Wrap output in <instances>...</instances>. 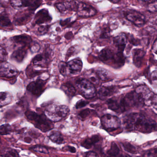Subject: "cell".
<instances>
[{
  "instance_id": "obj_1",
  "label": "cell",
  "mask_w": 157,
  "mask_h": 157,
  "mask_svg": "<svg viewBox=\"0 0 157 157\" xmlns=\"http://www.w3.org/2000/svg\"><path fill=\"white\" fill-rule=\"evenodd\" d=\"M123 124L128 131H138L144 133L157 131L156 122L139 113H133L126 115L123 119Z\"/></svg>"
},
{
  "instance_id": "obj_2",
  "label": "cell",
  "mask_w": 157,
  "mask_h": 157,
  "mask_svg": "<svg viewBox=\"0 0 157 157\" xmlns=\"http://www.w3.org/2000/svg\"><path fill=\"white\" fill-rule=\"evenodd\" d=\"M25 115L29 121L34 123L36 127L44 132L50 131L53 127L51 121L44 114L39 115L32 111L28 110L25 113Z\"/></svg>"
},
{
  "instance_id": "obj_3",
  "label": "cell",
  "mask_w": 157,
  "mask_h": 157,
  "mask_svg": "<svg viewBox=\"0 0 157 157\" xmlns=\"http://www.w3.org/2000/svg\"><path fill=\"white\" fill-rule=\"evenodd\" d=\"M70 109L65 105H51L45 111V115L51 121L58 122L66 118Z\"/></svg>"
},
{
  "instance_id": "obj_4",
  "label": "cell",
  "mask_w": 157,
  "mask_h": 157,
  "mask_svg": "<svg viewBox=\"0 0 157 157\" xmlns=\"http://www.w3.org/2000/svg\"><path fill=\"white\" fill-rule=\"evenodd\" d=\"M78 92L87 99L92 98L97 95L96 88L87 79L79 78L75 82Z\"/></svg>"
},
{
  "instance_id": "obj_5",
  "label": "cell",
  "mask_w": 157,
  "mask_h": 157,
  "mask_svg": "<svg viewBox=\"0 0 157 157\" xmlns=\"http://www.w3.org/2000/svg\"><path fill=\"white\" fill-rule=\"evenodd\" d=\"M101 125L108 132H112L120 128L121 121L117 116L111 114L103 115L101 119Z\"/></svg>"
},
{
  "instance_id": "obj_6",
  "label": "cell",
  "mask_w": 157,
  "mask_h": 157,
  "mask_svg": "<svg viewBox=\"0 0 157 157\" xmlns=\"http://www.w3.org/2000/svg\"><path fill=\"white\" fill-rule=\"evenodd\" d=\"M125 16L128 21L137 26H142L146 22L145 17L138 11L135 10L127 11L125 13Z\"/></svg>"
},
{
  "instance_id": "obj_7",
  "label": "cell",
  "mask_w": 157,
  "mask_h": 157,
  "mask_svg": "<svg viewBox=\"0 0 157 157\" xmlns=\"http://www.w3.org/2000/svg\"><path fill=\"white\" fill-rule=\"evenodd\" d=\"M76 12L79 16L85 17H90L97 13V11L93 6L81 2H78Z\"/></svg>"
},
{
  "instance_id": "obj_8",
  "label": "cell",
  "mask_w": 157,
  "mask_h": 157,
  "mask_svg": "<svg viewBox=\"0 0 157 157\" xmlns=\"http://www.w3.org/2000/svg\"><path fill=\"white\" fill-rule=\"evenodd\" d=\"M135 91L143 100L145 104L146 105L150 104V105L151 100L155 94L148 87L144 85H141V86H138L136 88Z\"/></svg>"
},
{
  "instance_id": "obj_9",
  "label": "cell",
  "mask_w": 157,
  "mask_h": 157,
  "mask_svg": "<svg viewBox=\"0 0 157 157\" xmlns=\"http://www.w3.org/2000/svg\"><path fill=\"white\" fill-rule=\"evenodd\" d=\"M46 82L42 79H37L29 83L27 87V89L33 95L39 96L44 90Z\"/></svg>"
},
{
  "instance_id": "obj_10",
  "label": "cell",
  "mask_w": 157,
  "mask_h": 157,
  "mask_svg": "<svg viewBox=\"0 0 157 157\" xmlns=\"http://www.w3.org/2000/svg\"><path fill=\"white\" fill-rule=\"evenodd\" d=\"M18 73L15 67L7 63L2 62L0 65V76L6 78L14 77Z\"/></svg>"
},
{
  "instance_id": "obj_11",
  "label": "cell",
  "mask_w": 157,
  "mask_h": 157,
  "mask_svg": "<svg viewBox=\"0 0 157 157\" xmlns=\"http://www.w3.org/2000/svg\"><path fill=\"white\" fill-rule=\"evenodd\" d=\"M82 66L83 64L81 60L77 58L67 63V70L71 74L76 75L81 71Z\"/></svg>"
},
{
  "instance_id": "obj_12",
  "label": "cell",
  "mask_w": 157,
  "mask_h": 157,
  "mask_svg": "<svg viewBox=\"0 0 157 157\" xmlns=\"http://www.w3.org/2000/svg\"><path fill=\"white\" fill-rule=\"evenodd\" d=\"M133 61L136 67L140 68L145 55V52L143 49H134L133 51Z\"/></svg>"
},
{
  "instance_id": "obj_13",
  "label": "cell",
  "mask_w": 157,
  "mask_h": 157,
  "mask_svg": "<svg viewBox=\"0 0 157 157\" xmlns=\"http://www.w3.org/2000/svg\"><path fill=\"white\" fill-rule=\"evenodd\" d=\"M113 43L118 48V51L123 52L127 43V37L124 33H121L113 38Z\"/></svg>"
},
{
  "instance_id": "obj_14",
  "label": "cell",
  "mask_w": 157,
  "mask_h": 157,
  "mask_svg": "<svg viewBox=\"0 0 157 157\" xmlns=\"http://www.w3.org/2000/svg\"><path fill=\"white\" fill-rule=\"evenodd\" d=\"M52 17L48 12L46 9H42L39 11L35 16V22L36 24L40 25L51 21Z\"/></svg>"
},
{
  "instance_id": "obj_15",
  "label": "cell",
  "mask_w": 157,
  "mask_h": 157,
  "mask_svg": "<svg viewBox=\"0 0 157 157\" xmlns=\"http://www.w3.org/2000/svg\"><path fill=\"white\" fill-rule=\"evenodd\" d=\"M116 87L114 86H101L98 91V94L99 98L103 100L106 98L112 95L116 92Z\"/></svg>"
},
{
  "instance_id": "obj_16",
  "label": "cell",
  "mask_w": 157,
  "mask_h": 157,
  "mask_svg": "<svg viewBox=\"0 0 157 157\" xmlns=\"http://www.w3.org/2000/svg\"><path fill=\"white\" fill-rule=\"evenodd\" d=\"M114 54L115 53L110 49H103L99 54L98 58L101 61L106 62L109 60H113Z\"/></svg>"
},
{
  "instance_id": "obj_17",
  "label": "cell",
  "mask_w": 157,
  "mask_h": 157,
  "mask_svg": "<svg viewBox=\"0 0 157 157\" xmlns=\"http://www.w3.org/2000/svg\"><path fill=\"white\" fill-rule=\"evenodd\" d=\"M13 40L15 43L21 45L22 48L29 46L32 42L31 37L26 35L15 36L13 37Z\"/></svg>"
},
{
  "instance_id": "obj_18",
  "label": "cell",
  "mask_w": 157,
  "mask_h": 157,
  "mask_svg": "<svg viewBox=\"0 0 157 157\" xmlns=\"http://www.w3.org/2000/svg\"><path fill=\"white\" fill-rule=\"evenodd\" d=\"M26 53V49L25 48H20L13 52L12 59L17 62H21L25 57Z\"/></svg>"
},
{
  "instance_id": "obj_19",
  "label": "cell",
  "mask_w": 157,
  "mask_h": 157,
  "mask_svg": "<svg viewBox=\"0 0 157 157\" xmlns=\"http://www.w3.org/2000/svg\"><path fill=\"white\" fill-rule=\"evenodd\" d=\"M95 72L99 78L102 81H109L112 79L111 74L106 69L98 68Z\"/></svg>"
},
{
  "instance_id": "obj_20",
  "label": "cell",
  "mask_w": 157,
  "mask_h": 157,
  "mask_svg": "<svg viewBox=\"0 0 157 157\" xmlns=\"http://www.w3.org/2000/svg\"><path fill=\"white\" fill-rule=\"evenodd\" d=\"M99 141V136L96 135L92 136L91 137L86 138L81 144V146L86 149H89Z\"/></svg>"
},
{
  "instance_id": "obj_21",
  "label": "cell",
  "mask_w": 157,
  "mask_h": 157,
  "mask_svg": "<svg viewBox=\"0 0 157 157\" xmlns=\"http://www.w3.org/2000/svg\"><path fill=\"white\" fill-rule=\"evenodd\" d=\"M61 89L68 97L71 98L73 97L76 94V90L75 87L69 82L64 83L62 85Z\"/></svg>"
},
{
  "instance_id": "obj_22",
  "label": "cell",
  "mask_w": 157,
  "mask_h": 157,
  "mask_svg": "<svg viewBox=\"0 0 157 157\" xmlns=\"http://www.w3.org/2000/svg\"><path fill=\"white\" fill-rule=\"evenodd\" d=\"M113 61L117 67H121L124 65L125 63V57L123 52L118 51L115 53Z\"/></svg>"
},
{
  "instance_id": "obj_23",
  "label": "cell",
  "mask_w": 157,
  "mask_h": 157,
  "mask_svg": "<svg viewBox=\"0 0 157 157\" xmlns=\"http://www.w3.org/2000/svg\"><path fill=\"white\" fill-rule=\"evenodd\" d=\"M49 52H46L44 54H39L36 55L33 60V64L35 65H41L42 63L48 59Z\"/></svg>"
},
{
  "instance_id": "obj_24",
  "label": "cell",
  "mask_w": 157,
  "mask_h": 157,
  "mask_svg": "<svg viewBox=\"0 0 157 157\" xmlns=\"http://www.w3.org/2000/svg\"><path fill=\"white\" fill-rule=\"evenodd\" d=\"M11 95L6 92H0V107L7 105L11 102Z\"/></svg>"
},
{
  "instance_id": "obj_25",
  "label": "cell",
  "mask_w": 157,
  "mask_h": 157,
  "mask_svg": "<svg viewBox=\"0 0 157 157\" xmlns=\"http://www.w3.org/2000/svg\"><path fill=\"white\" fill-rule=\"evenodd\" d=\"M49 137L52 142L57 144H62L64 142V139L59 132H52L50 134Z\"/></svg>"
},
{
  "instance_id": "obj_26",
  "label": "cell",
  "mask_w": 157,
  "mask_h": 157,
  "mask_svg": "<svg viewBox=\"0 0 157 157\" xmlns=\"http://www.w3.org/2000/svg\"><path fill=\"white\" fill-rule=\"evenodd\" d=\"M120 150L116 143L113 142L110 148L107 151V155L109 157H115L120 154Z\"/></svg>"
},
{
  "instance_id": "obj_27",
  "label": "cell",
  "mask_w": 157,
  "mask_h": 157,
  "mask_svg": "<svg viewBox=\"0 0 157 157\" xmlns=\"http://www.w3.org/2000/svg\"><path fill=\"white\" fill-rule=\"evenodd\" d=\"M122 145L124 149L130 154H133V155H136L138 153L137 149L136 147L133 145L131 144V143L128 142H124L122 143Z\"/></svg>"
},
{
  "instance_id": "obj_28",
  "label": "cell",
  "mask_w": 157,
  "mask_h": 157,
  "mask_svg": "<svg viewBox=\"0 0 157 157\" xmlns=\"http://www.w3.org/2000/svg\"><path fill=\"white\" fill-rule=\"evenodd\" d=\"M10 3L13 7H26L29 6V0H11Z\"/></svg>"
},
{
  "instance_id": "obj_29",
  "label": "cell",
  "mask_w": 157,
  "mask_h": 157,
  "mask_svg": "<svg viewBox=\"0 0 157 157\" xmlns=\"http://www.w3.org/2000/svg\"><path fill=\"white\" fill-rule=\"evenodd\" d=\"M29 14H23L22 15L18 14L15 17V23L16 25H21L26 22L29 19Z\"/></svg>"
},
{
  "instance_id": "obj_30",
  "label": "cell",
  "mask_w": 157,
  "mask_h": 157,
  "mask_svg": "<svg viewBox=\"0 0 157 157\" xmlns=\"http://www.w3.org/2000/svg\"><path fill=\"white\" fill-rule=\"evenodd\" d=\"M11 20L6 14H0V26L3 27H8L11 25Z\"/></svg>"
},
{
  "instance_id": "obj_31",
  "label": "cell",
  "mask_w": 157,
  "mask_h": 157,
  "mask_svg": "<svg viewBox=\"0 0 157 157\" xmlns=\"http://www.w3.org/2000/svg\"><path fill=\"white\" fill-rule=\"evenodd\" d=\"M12 132L11 126L8 124H3L0 126V135H6L9 134Z\"/></svg>"
},
{
  "instance_id": "obj_32",
  "label": "cell",
  "mask_w": 157,
  "mask_h": 157,
  "mask_svg": "<svg viewBox=\"0 0 157 157\" xmlns=\"http://www.w3.org/2000/svg\"><path fill=\"white\" fill-rule=\"evenodd\" d=\"M31 150L37 153L40 154H48L49 153L48 149L46 147L40 145H36L31 147Z\"/></svg>"
},
{
  "instance_id": "obj_33",
  "label": "cell",
  "mask_w": 157,
  "mask_h": 157,
  "mask_svg": "<svg viewBox=\"0 0 157 157\" xmlns=\"http://www.w3.org/2000/svg\"><path fill=\"white\" fill-rule=\"evenodd\" d=\"M144 155V157H157V146L147 150Z\"/></svg>"
},
{
  "instance_id": "obj_34",
  "label": "cell",
  "mask_w": 157,
  "mask_h": 157,
  "mask_svg": "<svg viewBox=\"0 0 157 157\" xmlns=\"http://www.w3.org/2000/svg\"><path fill=\"white\" fill-rule=\"evenodd\" d=\"M88 78L89 79H88V80L90 81L93 85H98V84L99 78L97 76V74H96L95 71L94 72L91 73Z\"/></svg>"
},
{
  "instance_id": "obj_35",
  "label": "cell",
  "mask_w": 157,
  "mask_h": 157,
  "mask_svg": "<svg viewBox=\"0 0 157 157\" xmlns=\"http://www.w3.org/2000/svg\"><path fill=\"white\" fill-rule=\"evenodd\" d=\"M7 56L8 54L6 50L0 46V62H4L6 61L7 59Z\"/></svg>"
},
{
  "instance_id": "obj_36",
  "label": "cell",
  "mask_w": 157,
  "mask_h": 157,
  "mask_svg": "<svg viewBox=\"0 0 157 157\" xmlns=\"http://www.w3.org/2000/svg\"><path fill=\"white\" fill-rule=\"evenodd\" d=\"M93 110L90 109H86L83 110L79 113L78 115L80 117L82 120H85V119L88 117L91 112H92Z\"/></svg>"
},
{
  "instance_id": "obj_37",
  "label": "cell",
  "mask_w": 157,
  "mask_h": 157,
  "mask_svg": "<svg viewBox=\"0 0 157 157\" xmlns=\"http://www.w3.org/2000/svg\"><path fill=\"white\" fill-rule=\"evenodd\" d=\"M59 69L60 72L63 75H65L67 73V63L61 62L59 64Z\"/></svg>"
},
{
  "instance_id": "obj_38",
  "label": "cell",
  "mask_w": 157,
  "mask_h": 157,
  "mask_svg": "<svg viewBox=\"0 0 157 157\" xmlns=\"http://www.w3.org/2000/svg\"><path fill=\"white\" fill-rule=\"evenodd\" d=\"M147 9L152 13L157 12V1L153 2L148 5Z\"/></svg>"
},
{
  "instance_id": "obj_39",
  "label": "cell",
  "mask_w": 157,
  "mask_h": 157,
  "mask_svg": "<svg viewBox=\"0 0 157 157\" xmlns=\"http://www.w3.org/2000/svg\"><path fill=\"white\" fill-rule=\"evenodd\" d=\"M5 157H19L18 153L15 150H8L4 156Z\"/></svg>"
},
{
  "instance_id": "obj_40",
  "label": "cell",
  "mask_w": 157,
  "mask_h": 157,
  "mask_svg": "<svg viewBox=\"0 0 157 157\" xmlns=\"http://www.w3.org/2000/svg\"><path fill=\"white\" fill-rule=\"evenodd\" d=\"M89 102L88 101H86L83 100H80V101H78V102L76 103V109H80V108H83V107H85L86 105H87L88 104Z\"/></svg>"
},
{
  "instance_id": "obj_41",
  "label": "cell",
  "mask_w": 157,
  "mask_h": 157,
  "mask_svg": "<svg viewBox=\"0 0 157 157\" xmlns=\"http://www.w3.org/2000/svg\"><path fill=\"white\" fill-rule=\"evenodd\" d=\"M150 105L157 111V95L155 94L153 96L150 102Z\"/></svg>"
},
{
  "instance_id": "obj_42",
  "label": "cell",
  "mask_w": 157,
  "mask_h": 157,
  "mask_svg": "<svg viewBox=\"0 0 157 157\" xmlns=\"http://www.w3.org/2000/svg\"><path fill=\"white\" fill-rule=\"evenodd\" d=\"M85 157H99L98 155L95 152H89L86 154Z\"/></svg>"
},
{
  "instance_id": "obj_43",
  "label": "cell",
  "mask_w": 157,
  "mask_h": 157,
  "mask_svg": "<svg viewBox=\"0 0 157 157\" xmlns=\"http://www.w3.org/2000/svg\"><path fill=\"white\" fill-rule=\"evenodd\" d=\"M151 78L153 81H157V71H155L152 73Z\"/></svg>"
},
{
  "instance_id": "obj_44",
  "label": "cell",
  "mask_w": 157,
  "mask_h": 157,
  "mask_svg": "<svg viewBox=\"0 0 157 157\" xmlns=\"http://www.w3.org/2000/svg\"><path fill=\"white\" fill-rule=\"evenodd\" d=\"M153 50L156 54H157V39L155 40L153 46Z\"/></svg>"
},
{
  "instance_id": "obj_45",
  "label": "cell",
  "mask_w": 157,
  "mask_h": 157,
  "mask_svg": "<svg viewBox=\"0 0 157 157\" xmlns=\"http://www.w3.org/2000/svg\"><path fill=\"white\" fill-rule=\"evenodd\" d=\"M67 147H68V151H70L71 153H76V148H75V147H74L68 146Z\"/></svg>"
},
{
  "instance_id": "obj_46",
  "label": "cell",
  "mask_w": 157,
  "mask_h": 157,
  "mask_svg": "<svg viewBox=\"0 0 157 157\" xmlns=\"http://www.w3.org/2000/svg\"><path fill=\"white\" fill-rule=\"evenodd\" d=\"M47 29V27L41 26L39 28L38 30L40 32V33H43V32H46Z\"/></svg>"
},
{
  "instance_id": "obj_47",
  "label": "cell",
  "mask_w": 157,
  "mask_h": 157,
  "mask_svg": "<svg viewBox=\"0 0 157 157\" xmlns=\"http://www.w3.org/2000/svg\"><path fill=\"white\" fill-rule=\"evenodd\" d=\"M115 157H131L129 156L128 155H121V154H119L118 155H117V156Z\"/></svg>"
},
{
  "instance_id": "obj_48",
  "label": "cell",
  "mask_w": 157,
  "mask_h": 157,
  "mask_svg": "<svg viewBox=\"0 0 157 157\" xmlns=\"http://www.w3.org/2000/svg\"><path fill=\"white\" fill-rule=\"evenodd\" d=\"M109 1L113 3H117L119 2L121 0H109Z\"/></svg>"
},
{
  "instance_id": "obj_49",
  "label": "cell",
  "mask_w": 157,
  "mask_h": 157,
  "mask_svg": "<svg viewBox=\"0 0 157 157\" xmlns=\"http://www.w3.org/2000/svg\"><path fill=\"white\" fill-rule=\"evenodd\" d=\"M141 1H143V2H147V1H149L150 0H141Z\"/></svg>"
},
{
  "instance_id": "obj_50",
  "label": "cell",
  "mask_w": 157,
  "mask_h": 157,
  "mask_svg": "<svg viewBox=\"0 0 157 157\" xmlns=\"http://www.w3.org/2000/svg\"><path fill=\"white\" fill-rule=\"evenodd\" d=\"M0 157H5L4 156H0Z\"/></svg>"
},
{
  "instance_id": "obj_51",
  "label": "cell",
  "mask_w": 157,
  "mask_h": 157,
  "mask_svg": "<svg viewBox=\"0 0 157 157\" xmlns=\"http://www.w3.org/2000/svg\"><path fill=\"white\" fill-rule=\"evenodd\" d=\"M49 1H52V0H49Z\"/></svg>"
}]
</instances>
